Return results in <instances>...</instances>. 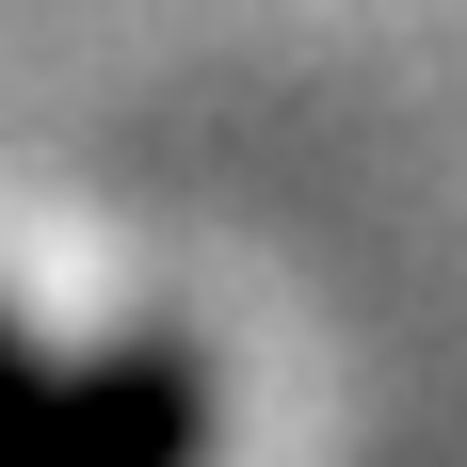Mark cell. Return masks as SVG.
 <instances>
[{
	"instance_id": "obj_1",
	"label": "cell",
	"mask_w": 467,
	"mask_h": 467,
	"mask_svg": "<svg viewBox=\"0 0 467 467\" xmlns=\"http://www.w3.org/2000/svg\"><path fill=\"white\" fill-rule=\"evenodd\" d=\"M193 371L161 355H97V371H48L0 338V467H193Z\"/></svg>"
}]
</instances>
